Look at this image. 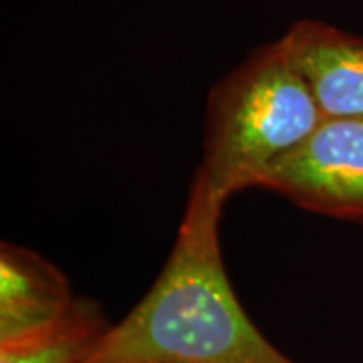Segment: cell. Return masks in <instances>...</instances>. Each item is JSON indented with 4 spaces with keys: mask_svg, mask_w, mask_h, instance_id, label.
<instances>
[{
    "mask_svg": "<svg viewBox=\"0 0 363 363\" xmlns=\"http://www.w3.org/2000/svg\"><path fill=\"white\" fill-rule=\"evenodd\" d=\"M323 119L283 40L264 43L210 89L194 178L228 202L259 188L262 176Z\"/></svg>",
    "mask_w": 363,
    "mask_h": 363,
    "instance_id": "7a4b0ae2",
    "label": "cell"
},
{
    "mask_svg": "<svg viewBox=\"0 0 363 363\" xmlns=\"http://www.w3.org/2000/svg\"><path fill=\"white\" fill-rule=\"evenodd\" d=\"M111 327L104 307L77 297L59 321L23 337L0 341V363H81Z\"/></svg>",
    "mask_w": 363,
    "mask_h": 363,
    "instance_id": "8992f818",
    "label": "cell"
},
{
    "mask_svg": "<svg viewBox=\"0 0 363 363\" xmlns=\"http://www.w3.org/2000/svg\"><path fill=\"white\" fill-rule=\"evenodd\" d=\"M259 188L295 206L363 226V119H329L283 156Z\"/></svg>",
    "mask_w": 363,
    "mask_h": 363,
    "instance_id": "3957f363",
    "label": "cell"
},
{
    "mask_svg": "<svg viewBox=\"0 0 363 363\" xmlns=\"http://www.w3.org/2000/svg\"><path fill=\"white\" fill-rule=\"evenodd\" d=\"M77 295L67 274L37 250L0 245V341L23 337L59 321Z\"/></svg>",
    "mask_w": 363,
    "mask_h": 363,
    "instance_id": "5b68a950",
    "label": "cell"
},
{
    "mask_svg": "<svg viewBox=\"0 0 363 363\" xmlns=\"http://www.w3.org/2000/svg\"><path fill=\"white\" fill-rule=\"evenodd\" d=\"M224 200L192 180L168 260L81 363H297L260 333L224 267Z\"/></svg>",
    "mask_w": 363,
    "mask_h": 363,
    "instance_id": "6da1fadb",
    "label": "cell"
},
{
    "mask_svg": "<svg viewBox=\"0 0 363 363\" xmlns=\"http://www.w3.org/2000/svg\"><path fill=\"white\" fill-rule=\"evenodd\" d=\"M329 119H363V37L301 18L281 37Z\"/></svg>",
    "mask_w": 363,
    "mask_h": 363,
    "instance_id": "277c9868",
    "label": "cell"
}]
</instances>
